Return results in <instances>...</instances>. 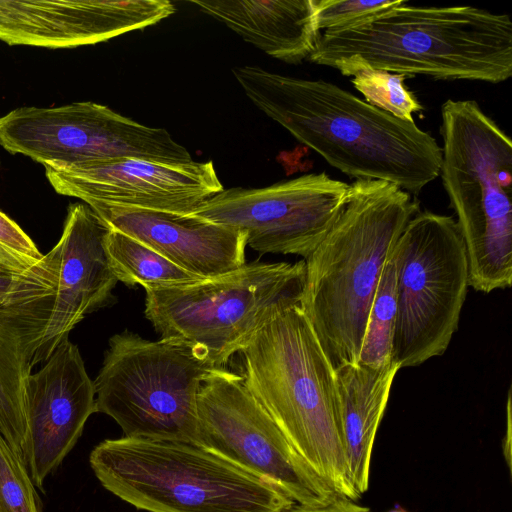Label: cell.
I'll use <instances>...</instances> for the list:
<instances>
[{"instance_id":"cell-2","label":"cell","mask_w":512,"mask_h":512,"mask_svg":"<svg viewBox=\"0 0 512 512\" xmlns=\"http://www.w3.org/2000/svg\"><path fill=\"white\" fill-rule=\"evenodd\" d=\"M419 208L395 184L355 180L339 216L304 260L300 307L334 370L358 362L385 262Z\"/></svg>"},{"instance_id":"cell-25","label":"cell","mask_w":512,"mask_h":512,"mask_svg":"<svg viewBox=\"0 0 512 512\" xmlns=\"http://www.w3.org/2000/svg\"><path fill=\"white\" fill-rule=\"evenodd\" d=\"M406 0H314L320 31H339L367 23Z\"/></svg>"},{"instance_id":"cell-15","label":"cell","mask_w":512,"mask_h":512,"mask_svg":"<svg viewBox=\"0 0 512 512\" xmlns=\"http://www.w3.org/2000/svg\"><path fill=\"white\" fill-rule=\"evenodd\" d=\"M95 412L94 382L78 347L66 338L26 385L23 461L34 486L43 487Z\"/></svg>"},{"instance_id":"cell-17","label":"cell","mask_w":512,"mask_h":512,"mask_svg":"<svg viewBox=\"0 0 512 512\" xmlns=\"http://www.w3.org/2000/svg\"><path fill=\"white\" fill-rule=\"evenodd\" d=\"M108 228L127 234L205 279L243 266L246 233L194 215L91 204Z\"/></svg>"},{"instance_id":"cell-18","label":"cell","mask_w":512,"mask_h":512,"mask_svg":"<svg viewBox=\"0 0 512 512\" xmlns=\"http://www.w3.org/2000/svg\"><path fill=\"white\" fill-rule=\"evenodd\" d=\"M246 42L288 64L308 59L320 31L314 0H189Z\"/></svg>"},{"instance_id":"cell-30","label":"cell","mask_w":512,"mask_h":512,"mask_svg":"<svg viewBox=\"0 0 512 512\" xmlns=\"http://www.w3.org/2000/svg\"><path fill=\"white\" fill-rule=\"evenodd\" d=\"M16 273L0 269V308L12 288Z\"/></svg>"},{"instance_id":"cell-8","label":"cell","mask_w":512,"mask_h":512,"mask_svg":"<svg viewBox=\"0 0 512 512\" xmlns=\"http://www.w3.org/2000/svg\"><path fill=\"white\" fill-rule=\"evenodd\" d=\"M213 369L198 345L115 334L93 381L96 411L113 418L126 438L196 444L198 394Z\"/></svg>"},{"instance_id":"cell-4","label":"cell","mask_w":512,"mask_h":512,"mask_svg":"<svg viewBox=\"0 0 512 512\" xmlns=\"http://www.w3.org/2000/svg\"><path fill=\"white\" fill-rule=\"evenodd\" d=\"M247 390L291 448L338 497L349 480L334 369L300 305L275 314L239 352Z\"/></svg>"},{"instance_id":"cell-10","label":"cell","mask_w":512,"mask_h":512,"mask_svg":"<svg viewBox=\"0 0 512 512\" xmlns=\"http://www.w3.org/2000/svg\"><path fill=\"white\" fill-rule=\"evenodd\" d=\"M397 319L392 362L418 366L442 355L469 286L465 246L451 216L419 211L397 241Z\"/></svg>"},{"instance_id":"cell-14","label":"cell","mask_w":512,"mask_h":512,"mask_svg":"<svg viewBox=\"0 0 512 512\" xmlns=\"http://www.w3.org/2000/svg\"><path fill=\"white\" fill-rule=\"evenodd\" d=\"M60 195L85 204H106L181 215L193 213L224 188L212 161L168 163L121 158L45 167Z\"/></svg>"},{"instance_id":"cell-5","label":"cell","mask_w":512,"mask_h":512,"mask_svg":"<svg viewBox=\"0 0 512 512\" xmlns=\"http://www.w3.org/2000/svg\"><path fill=\"white\" fill-rule=\"evenodd\" d=\"M102 486L148 512H285L273 483L195 443L106 439L90 453Z\"/></svg>"},{"instance_id":"cell-9","label":"cell","mask_w":512,"mask_h":512,"mask_svg":"<svg viewBox=\"0 0 512 512\" xmlns=\"http://www.w3.org/2000/svg\"><path fill=\"white\" fill-rule=\"evenodd\" d=\"M305 261H255L193 284L146 289L145 316L161 338L202 347L224 368L278 312L300 305Z\"/></svg>"},{"instance_id":"cell-28","label":"cell","mask_w":512,"mask_h":512,"mask_svg":"<svg viewBox=\"0 0 512 512\" xmlns=\"http://www.w3.org/2000/svg\"><path fill=\"white\" fill-rule=\"evenodd\" d=\"M28 265L0 245V269L21 272Z\"/></svg>"},{"instance_id":"cell-19","label":"cell","mask_w":512,"mask_h":512,"mask_svg":"<svg viewBox=\"0 0 512 512\" xmlns=\"http://www.w3.org/2000/svg\"><path fill=\"white\" fill-rule=\"evenodd\" d=\"M399 369L394 362L386 367L357 362L334 370L349 480L358 498L369 488L377 431Z\"/></svg>"},{"instance_id":"cell-11","label":"cell","mask_w":512,"mask_h":512,"mask_svg":"<svg viewBox=\"0 0 512 512\" xmlns=\"http://www.w3.org/2000/svg\"><path fill=\"white\" fill-rule=\"evenodd\" d=\"M0 145L44 167L121 158L192 161L166 129L143 125L94 102L14 109L0 117Z\"/></svg>"},{"instance_id":"cell-31","label":"cell","mask_w":512,"mask_h":512,"mask_svg":"<svg viewBox=\"0 0 512 512\" xmlns=\"http://www.w3.org/2000/svg\"><path fill=\"white\" fill-rule=\"evenodd\" d=\"M388 512H407L405 509H403L401 506H396L394 509L389 510Z\"/></svg>"},{"instance_id":"cell-7","label":"cell","mask_w":512,"mask_h":512,"mask_svg":"<svg viewBox=\"0 0 512 512\" xmlns=\"http://www.w3.org/2000/svg\"><path fill=\"white\" fill-rule=\"evenodd\" d=\"M107 229L90 206L72 204L56 245L16 273L0 322L19 338L32 367L47 361L88 314L114 301L118 280L104 251Z\"/></svg>"},{"instance_id":"cell-12","label":"cell","mask_w":512,"mask_h":512,"mask_svg":"<svg viewBox=\"0 0 512 512\" xmlns=\"http://www.w3.org/2000/svg\"><path fill=\"white\" fill-rule=\"evenodd\" d=\"M196 444L273 483L296 505L336 497L291 448L242 376L225 368L213 369L201 386Z\"/></svg>"},{"instance_id":"cell-23","label":"cell","mask_w":512,"mask_h":512,"mask_svg":"<svg viewBox=\"0 0 512 512\" xmlns=\"http://www.w3.org/2000/svg\"><path fill=\"white\" fill-rule=\"evenodd\" d=\"M329 67L352 77L351 82L364 101L396 118L413 121V113L423 109L415 94L404 85L407 77L403 74L374 69L356 58L339 59Z\"/></svg>"},{"instance_id":"cell-21","label":"cell","mask_w":512,"mask_h":512,"mask_svg":"<svg viewBox=\"0 0 512 512\" xmlns=\"http://www.w3.org/2000/svg\"><path fill=\"white\" fill-rule=\"evenodd\" d=\"M32 368L19 338L0 322V433L22 460L25 390Z\"/></svg>"},{"instance_id":"cell-26","label":"cell","mask_w":512,"mask_h":512,"mask_svg":"<svg viewBox=\"0 0 512 512\" xmlns=\"http://www.w3.org/2000/svg\"><path fill=\"white\" fill-rule=\"evenodd\" d=\"M0 245L24 261L28 266L38 261L42 254L32 239L20 226L0 211Z\"/></svg>"},{"instance_id":"cell-1","label":"cell","mask_w":512,"mask_h":512,"mask_svg":"<svg viewBox=\"0 0 512 512\" xmlns=\"http://www.w3.org/2000/svg\"><path fill=\"white\" fill-rule=\"evenodd\" d=\"M232 73L248 99L328 164L356 180L395 184L412 196L440 173L436 139L341 87L257 66Z\"/></svg>"},{"instance_id":"cell-24","label":"cell","mask_w":512,"mask_h":512,"mask_svg":"<svg viewBox=\"0 0 512 512\" xmlns=\"http://www.w3.org/2000/svg\"><path fill=\"white\" fill-rule=\"evenodd\" d=\"M0 512H39L34 484L24 461L1 433Z\"/></svg>"},{"instance_id":"cell-3","label":"cell","mask_w":512,"mask_h":512,"mask_svg":"<svg viewBox=\"0 0 512 512\" xmlns=\"http://www.w3.org/2000/svg\"><path fill=\"white\" fill-rule=\"evenodd\" d=\"M343 58L408 78L497 84L512 76V23L507 14L473 6L406 0L357 27L321 32L308 60L329 67Z\"/></svg>"},{"instance_id":"cell-27","label":"cell","mask_w":512,"mask_h":512,"mask_svg":"<svg viewBox=\"0 0 512 512\" xmlns=\"http://www.w3.org/2000/svg\"><path fill=\"white\" fill-rule=\"evenodd\" d=\"M285 512H371V509L358 504L356 500L336 496L322 505L310 507L295 505Z\"/></svg>"},{"instance_id":"cell-6","label":"cell","mask_w":512,"mask_h":512,"mask_svg":"<svg viewBox=\"0 0 512 512\" xmlns=\"http://www.w3.org/2000/svg\"><path fill=\"white\" fill-rule=\"evenodd\" d=\"M440 173L456 213L469 285L490 293L512 284V142L475 100L441 107Z\"/></svg>"},{"instance_id":"cell-16","label":"cell","mask_w":512,"mask_h":512,"mask_svg":"<svg viewBox=\"0 0 512 512\" xmlns=\"http://www.w3.org/2000/svg\"><path fill=\"white\" fill-rule=\"evenodd\" d=\"M174 12L168 0H0V40L72 48L155 25Z\"/></svg>"},{"instance_id":"cell-29","label":"cell","mask_w":512,"mask_h":512,"mask_svg":"<svg viewBox=\"0 0 512 512\" xmlns=\"http://www.w3.org/2000/svg\"><path fill=\"white\" fill-rule=\"evenodd\" d=\"M503 440H504L503 453H504L507 465L510 469L511 468L510 467V462H511V458H510V455H511V449H510V446H511V441H510L511 440V390H509V392H508L507 403H506V434H505Z\"/></svg>"},{"instance_id":"cell-20","label":"cell","mask_w":512,"mask_h":512,"mask_svg":"<svg viewBox=\"0 0 512 512\" xmlns=\"http://www.w3.org/2000/svg\"><path fill=\"white\" fill-rule=\"evenodd\" d=\"M103 246L111 271L118 281L127 286L140 285L146 290L179 287L205 280L118 230L107 229Z\"/></svg>"},{"instance_id":"cell-13","label":"cell","mask_w":512,"mask_h":512,"mask_svg":"<svg viewBox=\"0 0 512 512\" xmlns=\"http://www.w3.org/2000/svg\"><path fill=\"white\" fill-rule=\"evenodd\" d=\"M350 184L327 173L305 174L262 188L223 189L191 215L237 228L261 254L304 258L323 240L347 200Z\"/></svg>"},{"instance_id":"cell-22","label":"cell","mask_w":512,"mask_h":512,"mask_svg":"<svg viewBox=\"0 0 512 512\" xmlns=\"http://www.w3.org/2000/svg\"><path fill=\"white\" fill-rule=\"evenodd\" d=\"M396 244L388 255L381 273L359 354L358 362L373 367H386L393 363L392 347L397 319Z\"/></svg>"}]
</instances>
